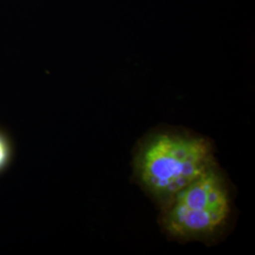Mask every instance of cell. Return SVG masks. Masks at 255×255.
I'll return each mask as SVG.
<instances>
[{"label": "cell", "instance_id": "cell-1", "mask_svg": "<svg viewBox=\"0 0 255 255\" xmlns=\"http://www.w3.org/2000/svg\"><path fill=\"white\" fill-rule=\"evenodd\" d=\"M213 153L203 137L159 132L147 138L138 152L137 177L164 203L215 164Z\"/></svg>", "mask_w": 255, "mask_h": 255}, {"label": "cell", "instance_id": "cell-2", "mask_svg": "<svg viewBox=\"0 0 255 255\" xmlns=\"http://www.w3.org/2000/svg\"><path fill=\"white\" fill-rule=\"evenodd\" d=\"M231 198L216 164L163 203L161 223L180 239L208 237L228 221Z\"/></svg>", "mask_w": 255, "mask_h": 255}, {"label": "cell", "instance_id": "cell-3", "mask_svg": "<svg viewBox=\"0 0 255 255\" xmlns=\"http://www.w3.org/2000/svg\"><path fill=\"white\" fill-rule=\"evenodd\" d=\"M11 147L8 138L0 131V171L3 170L10 160Z\"/></svg>", "mask_w": 255, "mask_h": 255}]
</instances>
